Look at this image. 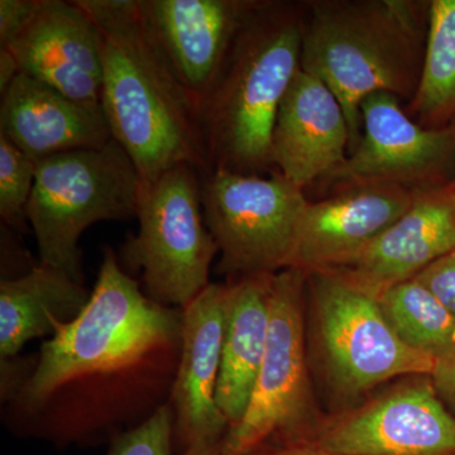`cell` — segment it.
Instances as JSON below:
<instances>
[{"instance_id": "cell-24", "label": "cell", "mask_w": 455, "mask_h": 455, "mask_svg": "<svg viewBox=\"0 0 455 455\" xmlns=\"http://www.w3.org/2000/svg\"><path fill=\"white\" fill-rule=\"evenodd\" d=\"M173 434L175 412L161 406L145 423L119 436L108 455H172Z\"/></svg>"}, {"instance_id": "cell-10", "label": "cell", "mask_w": 455, "mask_h": 455, "mask_svg": "<svg viewBox=\"0 0 455 455\" xmlns=\"http://www.w3.org/2000/svg\"><path fill=\"white\" fill-rule=\"evenodd\" d=\"M362 136L346 163L325 179L340 188L397 185L410 188L451 181L455 124L425 128L412 121L390 92H374L361 104Z\"/></svg>"}, {"instance_id": "cell-15", "label": "cell", "mask_w": 455, "mask_h": 455, "mask_svg": "<svg viewBox=\"0 0 455 455\" xmlns=\"http://www.w3.org/2000/svg\"><path fill=\"white\" fill-rule=\"evenodd\" d=\"M455 250V185L418 188L405 214L339 272L379 298ZM328 271V269H326Z\"/></svg>"}, {"instance_id": "cell-3", "label": "cell", "mask_w": 455, "mask_h": 455, "mask_svg": "<svg viewBox=\"0 0 455 455\" xmlns=\"http://www.w3.org/2000/svg\"><path fill=\"white\" fill-rule=\"evenodd\" d=\"M305 2L260 0L203 108L209 172H275L272 132L301 70Z\"/></svg>"}, {"instance_id": "cell-21", "label": "cell", "mask_w": 455, "mask_h": 455, "mask_svg": "<svg viewBox=\"0 0 455 455\" xmlns=\"http://www.w3.org/2000/svg\"><path fill=\"white\" fill-rule=\"evenodd\" d=\"M425 128L455 124V0H431L420 80L406 104Z\"/></svg>"}, {"instance_id": "cell-25", "label": "cell", "mask_w": 455, "mask_h": 455, "mask_svg": "<svg viewBox=\"0 0 455 455\" xmlns=\"http://www.w3.org/2000/svg\"><path fill=\"white\" fill-rule=\"evenodd\" d=\"M455 317V250L414 277Z\"/></svg>"}, {"instance_id": "cell-20", "label": "cell", "mask_w": 455, "mask_h": 455, "mask_svg": "<svg viewBox=\"0 0 455 455\" xmlns=\"http://www.w3.org/2000/svg\"><path fill=\"white\" fill-rule=\"evenodd\" d=\"M90 293L64 271L41 265L25 276L0 283V357H16L26 343L73 322Z\"/></svg>"}, {"instance_id": "cell-1", "label": "cell", "mask_w": 455, "mask_h": 455, "mask_svg": "<svg viewBox=\"0 0 455 455\" xmlns=\"http://www.w3.org/2000/svg\"><path fill=\"white\" fill-rule=\"evenodd\" d=\"M101 35L100 104L143 182L188 164L209 172L202 110L147 25L140 0H77Z\"/></svg>"}, {"instance_id": "cell-13", "label": "cell", "mask_w": 455, "mask_h": 455, "mask_svg": "<svg viewBox=\"0 0 455 455\" xmlns=\"http://www.w3.org/2000/svg\"><path fill=\"white\" fill-rule=\"evenodd\" d=\"M0 47L13 53L20 73L80 103L100 104L101 35L77 0H38L25 27Z\"/></svg>"}, {"instance_id": "cell-22", "label": "cell", "mask_w": 455, "mask_h": 455, "mask_svg": "<svg viewBox=\"0 0 455 455\" xmlns=\"http://www.w3.org/2000/svg\"><path fill=\"white\" fill-rule=\"evenodd\" d=\"M379 307L410 348L438 359L455 348V317L415 278L388 287Z\"/></svg>"}, {"instance_id": "cell-5", "label": "cell", "mask_w": 455, "mask_h": 455, "mask_svg": "<svg viewBox=\"0 0 455 455\" xmlns=\"http://www.w3.org/2000/svg\"><path fill=\"white\" fill-rule=\"evenodd\" d=\"M140 185L133 161L116 140L37 161L26 217L41 265L83 283L80 236L99 221L136 217Z\"/></svg>"}, {"instance_id": "cell-14", "label": "cell", "mask_w": 455, "mask_h": 455, "mask_svg": "<svg viewBox=\"0 0 455 455\" xmlns=\"http://www.w3.org/2000/svg\"><path fill=\"white\" fill-rule=\"evenodd\" d=\"M416 190L397 185H355L307 202L291 268L326 271L346 266L414 203Z\"/></svg>"}, {"instance_id": "cell-28", "label": "cell", "mask_w": 455, "mask_h": 455, "mask_svg": "<svg viewBox=\"0 0 455 455\" xmlns=\"http://www.w3.org/2000/svg\"><path fill=\"white\" fill-rule=\"evenodd\" d=\"M250 455H338L317 448L307 442L284 443V444H271L259 449Z\"/></svg>"}, {"instance_id": "cell-6", "label": "cell", "mask_w": 455, "mask_h": 455, "mask_svg": "<svg viewBox=\"0 0 455 455\" xmlns=\"http://www.w3.org/2000/svg\"><path fill=\"white\" fill-rule=\"evenodd\" d=\"M136 218L139 232L123 245V260L142 272L151 300L184 309L211 284L220 252L204 218L202 173L180 164L142 181Z\"/></svg>"}, {"instance_id": "cell-26", "label": "cell", "mask_w": 455, "mask_h": 455, "mask_svg": "<svg viewBox=\"0 0 455 455\" xmlns=\"http://www.w3.org/2000/svg\"><path fill=\"white\" fill-rule=\"evenodd\" d=\"M38 0H0V46L7 44L28 22Z\"/></svg>"}, {"instance_id": "cell-8", "label": "cell", "mask_w": 455, "mask_h": 455, "mask_svg": "<svg viewBox=\"0 0 455 455\" xmlns=\"http://www.w3.org/2000/svg\"><path fill=\"white\" fill-rule=\"evenodd\" d=\"M307 274L286 268L271 278L267 346L242 420L228 429L223 455H250L271 444L302 442L311 401L305 355L304 289Z\"/></svg>"}, {"instance_id": "cell-31", "label": "cell", "mask_w": 455, "mask_h": 455, "mask_svg": "<svg viewBox=\"0 0 455 455\" xmlns=\"http://www.w3.org/2000/svg\"><path fill=\"white\" fill-rule=\"evenodd\" d=\"M453 182H454V185H455V172H454Z\"/></svg>"}, {"instance_id": "cell-2", "label": "cell", "mask_w": 455, "mask_h": 455, "mask_svg": "<svg viewBox=\"0 0 455 455\" xmlns=\"http://www.w3.org/2000/svg\"><path fill=\"white\" fill-rule=\"evenodd\" d=\"M430 2L311 0L302 20L301 70L333 92L350 132L362 136L361 104L374 92L409 103L423 68ZM348 154V155H349Z\"/></svg>"}, {"instance_id": "cell-4", "label": "cell", "mask_w": 455, "mask_h": 455, "mask_svg": "<svg viewBox=\"0 0 455 455\" xmlns=\"http://www.w3.org/2000/svg\"><path fill=\"white\" fill-rule=\"evenodd\" d=\"M181 331L182 313L147 298L108 247L88 304L44 343L23 401L37 405L71 379L124 366L155 347L181 339Z\"/></svg>"}, {"instance_id": "cell-7", "label": "cell", "mask_w": 455, "mask_h": 455, "mask_svg": "<svg viewBox=\"0 0 455 455\" xmlns=\"http://www.w3.org/2000/svg\"><path fill=\"white\" fill-rule=\"evenodd\" d=\"M202 202L221 271L245 277L291 268L309 202L302 188L278 172L263 178L217 169L202 176Z\"/></svg>"}, {"instance_id": "cell-27", "label": "cell", "mask_w": 455, "mask_h": 455, "mask_svg": "<svg viewBox=\"0 0 455 455\" xmlns=\"http://www.w3.org/2000/svg\"><path fill=\"white\" fill-rule=\"evenodd\" d=\"M431 376L435 387L455 403V348L436 359Z\"/></svg>"}, {"instance_id": "cell-29", "label": "cell", "mask_w": 455, "mask_h": 455, "mask_svg": "<svg viewBox=\"0 0 455 455\" xmlns=\"http://www.w3.org/2000/svg\"><path fill=\"white\" fill-rule=\"evenodd\" d=\"M20 74V68L16 57L11 51L0 47V94L9 88Z\"/></svg>"}, {"instance_id": "cell-12", "label": "cell", "mask_w": 455, "mask_h": 455, "mask_svg": "<svg viewBox=\"0 0 455 455\" xmlns=\"http://www.w3.org/2000/svg\"><path fill=\"white\" fill-rule=\"evenodd\" d=\"M260 0H140L147 25L200 110Z\"/></svg>"}, {"instance_id": "cell-19", "label": "cell", "mask_w": 455, "mask_h": 455, "mask_svg": "<svg viewBox=\"0 0 455 455\" xmlns=\"http://www.w3.org/2000/svg\"><path fill=\"white\" fill-rule=\"evenodd\" d=\"M271 278L272 275L245 276L228 286L217 405L229 427L247 411L265 355Z\"/></svg>"}, {"instance_id": "cell-11", "label": "cell", "mask_w": 455, "mask_h": 455, "mask_svg": "<svg viewBox=\"0 0 455 455\" xmlns=\"http://www.w3.org/2000/svg\"><path fill=\"white\" fill-rule=\"evenodd\" d=\"M305 442L338 455H455V419L431 383L407 382Z\"/></svg>"}, {"instance_id": "cell-17", "label": "cell", "mask_w": 455, "mask_h": 455, "mask_svg": "<svg viewBox=\"0 0 455 455\" xmlns=\"http://www.w3.org/2000/svg\"><path fill=\"white\" fill-rule=\"evenodd\" d=\"M349 147V125L339 100L322 80L299 71L272 132L275 172L305 190L346 163Z\"/></svg>"}, {"instance_id": "cell-9", "label": "cell", "mask_w": 455, "mask_h": 455, "mask_svg": "<svg viewBox=\"0 0 455 455\" xmlns=\"http://www.w3.org/2000/svg\"><path fill=\"white\" fill-rule=\"evenodd\" d=\"M307 274L317 340L340 396H361L395 377L433 374L436 359L397 337L376 296L331 269Z\"/></svg>"}, {"instance_id": "cell-23", "label": "cell", "mask_w": 455, "mask_h": 455, "mask_svg": "<svg viewBox=\"0 0 455 455\" xmlns=\"http://www.w3.org/2000/svg\"><path fill=\"white\" fill-rule=\"evenodd\" d=\"M35 180L36 161L0 134V217L9 226L25 227Z\"/></svg>"}, {"instance_id": "cell-30", "label": "cell", "mask_w": 455, "mask_h": 455, "mask_svg": "<svg viewBox=\"0 0 455 455\" xmlns=\"http://www.w3.org/2000/svg\"><path fill=\"white\" fill-rule=\"evenodd\" d=\"M181 455H223V449H221V443L194 445V447L185 449Z\"/></svg>"}, {"instance_id": "cell-18", "label": "cell", "mask_w": 455, "mask_h": 455, "mask_svg": "<svg viewBox=\"0 0 455 455\" xmlns=\"http://www.w3.org/2000/svg\"><path fill=\"white\" fill-rule=\"evenodd\" d=\"M0 134L36 163L113 140L101 104L80 103L25 73L2 94Z\"/></svg>"}, {"instance_id": "cell-16", "label": "cell", "mask_w": 455, "mask_h": 455, "mask_svg": "<svg viewBox=\"0 0 455 455\" xmlns=\"http://www.w3.org/2000/svg\"><path fill=\"white\" fill-rule=\"evenodd\" d=\"M228 286L211 283L182 311L181 361L173 386L175 431L185 449L223 442L217 405Z\"/></svg>"}]
</instances>
